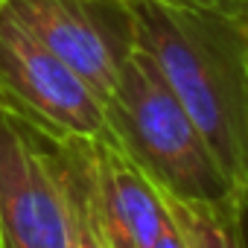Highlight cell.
<instances>
[{"instance_id": "cell-1", "label": "cell", "mask_w": 248, "mask_h": 248, "mask_svg": "<svg viewBox=\"0 0 248 248\" xmlns=\"http://www.w3.org/2000/svg\"><path fill=\"white\" fill-rule=\"evenodd\" d=\"M132 44L152 56L233 190L248 202V18L236 6L111 0Z\"/></svg>"}, {"instance_id": "cell-2", "label": "cell", "mask_w": 248, "mask_h": 248, "mask_svg": "<svg viewBox=\"0 0 248 248\" xmlns=\"http://www.w3.org/2000/svg\"><path fill=\"white\" fill-rule=\"evenodd\" d=\"M105 123L111 143L161 193L184 202L242 199L152 56L132 41L120 56L117 85L105 99Z\"/></svg>"}, {"instance_id": "cell-3", "label": "cell", "mask_w": 248, "mask_h": 248, "mask_svg": "<svg viewBox=\"0 0 248 248\" xmlns=\"http://www.w3.org/2000/svg\"><path fill=\"white\" fill-rule=\"evenodd\" d=\"M0 105L59 140L108 138L96 91L35 41L0 3Z\"/></svg>"}, {"instance_id": "cell-4", "label": "cell", "mask_w": 248, "mask_h": 248, "mask_svg": "<svg viewBox=\"0 0 248 248\" xmlns=\"http://www.w3.org/2000/svg\"><path fill=\"white\" fill-rule=\"evenodd\" d=\"M0 248H70L53 138L0 105Z\"/></svg>"}, {"instance_id": "cell-5", "label": "cell", "mask_w": 248, "mask_h": 248, "mask_svg": "<svg viewBox=\"0 0 248 248\" xmlns=\"http://www.w3.org/2000/svg\"><path fill=\"white\" fill-rule=\"evenodd\" d=\"M3 9L53 56L76 70L105 102L117 85L120 56L129 47L126 27L111 9L82 0H3Z\"/></svg>"}, {"instance_id": "cell-6", "label": "cell", "mask_w": 248, "mask_h": 248, "mask_svg": "<svg viewBox=\"0 0 248 248\" xmlns=\"http://www.w3.org/2000/svg\"><path fill=\"white\" fill-rule=\"evenodd\" d=\"M91 190L108 248H152L167 225L158 187L111 138L91 140Z\"/></svg>"}, {"instance_id": "cell-7", "label": "cell", "mask_w": 248, "mask_h": 248, "mask_svg": "<svg viewBox=\"0 0 248 248\" xmlns=\"http://www.w3.org/2000/svg\"><path fill=\"white\" fill-rule=\"evenodd\" d=\"M53 152H56V167H59L64 204H67L70 248H108V239L96 219L93 190H91V140L53 138Z\"/></svg>"}, {"instance_id": "cell-8", "label": "cell", "mask_w": 248, "mask_h": 248, "mask_svg": "<svg viewBox=\"0 0 248 248\" xmlns=\"http://www.w3.org/2000/svg\"><path fill=\"white\" fill-rule=\"evenodd\" d=\"M161 202L181 231L187 248H248V202H184L167 193H161Z\"/></svg>"}, {"instance_id": "cell-9", "label": "cell", "mask_w": 248, "mask_h": 248, "mask_svg": "<svg viewBox=\"0 0 248 248\" xmlns=\"http://www.w3.org/2000/svg\"><path fill=\"white\" fill-rule=\"evenodd\" d=\"M167 216H170V213H167ZM152 248H187V242H184V236H181V231L175 228L172 219H167V225H164V231H161V236L155 239Z\"/></svg>"}, {"instance_id": "cell-10", "label": "cell", "mask_w": 248, "mask_h": 248, "mask_svg": "<svg viewBox=\"0 0 248 248\" xmlns=\"http://www.w3.org/2000/svg\"><path fill=\"white\" fill-rule=\"evenodd\" d=\"M82 3H88L91 9H105L111 0H82ZM170 3H196V6H236L233 0H170ZM239 9V6H236Z\"/></svg>"}, {"instance_id": "cell-11", "label": "cell", "mask_w": 248, "mask_h": 248, "mask_svg": "<svg viewBox=\"0 0 248 248\" xmlns=\"http://www.w3.org/2000/svg\"><path fill=\"white\" fill-rule=\"evenodd\" d=\"M233 3H236V6H239V12L248 18V0H233Z\"/></svg>"}, {"instance_id": "cell-12", "label": "cell", "mask_w": 248, "mask_h": 248, "mask_svg": "<svg viewBox=\"0 0 248 248\" xmlns=\"http://www.w3.org/2000/svg\"><path fill=\"white\" fill-rule=\"evenodd\" d=\"M0 3H3V0H0Z\"/></svg>"}]
</instances>
